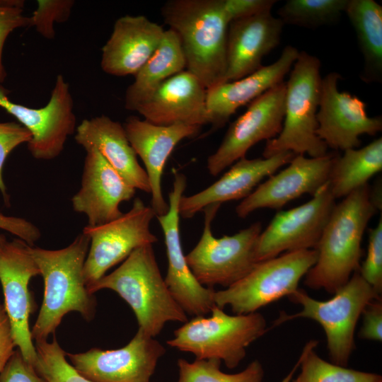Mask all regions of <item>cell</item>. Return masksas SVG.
Here are the masks:
<instances>
[{
	"instance_id": "1",
	"label": "cell",
	"mask_w": 382,
	"mask_h": 382,
	"mask_svg": "<svg viewBox=\"0 0 382 382\" xmlns=\"http://www.w3.org/2000/svg\"><path fill=\"white\" fill-rule=\"evenodd\" d=\"M367 185L336 204L315 250L317 259L304 284L335 294L359 270L364 231L378 210Z\"/></svg>"
},
{
	"instance_id": "2",
	"label": "cell",
	"mask_w": 382,
	"mask_h": 382,
	"mask_svg": "<svg viewBox=\"0 0 382 382\" xmlns=\"http://www.w3.org/2000/svg\"><path fill=\"white\" fill-rule=\"evenodd\" d=\"M161 11L165 23L180 39L186 70L207 90L223 83L231 21L224 0H170Z\"/></svg>"
},
{
	"instance_id": "3",
	"label": "cell",
	"mask_w": 382,
	"mask_h": 382,
	"mask_svg": "<svg viewBox=\"0 0 382 382\" xmlns=\"http://www.w3.org/2000/svg\"><path fill=\"white\" fill-rule=\"evenodd\" d=\"M89 245V237L82 233L62 249L30 246L45 284L41 308L31 330L35 342L47 340L50 335H54L69 312L79 313L87 321L94 318L96 299L88 291L83 277Z\"/></svg>"
},
{
	"instance_id": "4",
	"label": "cell",
	"mask_w": 382,
	"mask_h": 382,
	"mask_svg": "<svg viewBox=\"0 0 382 382\" xmlns=\"http://www.w3.org/2000/svg\"><path fill=\"white\" fill-rule=\"evenodd\" d=\"M87 289L92 294L103 289L115 291L132 309L139 328L153 337L168 322L188 320L161 274L151 244L135 249L115 270Z\"/></svg>"
},
{
	"instance_id": "5",
	"label": "cell",
	"mask_w": 382,
	"mask_h": 382,
	"mask_svg": "<svg viewBox=\"0 0 382 382\" xmlns=\"http://www.w3.org/2000/svg\"><path fill=\"white\" fill-rule=\"evenodd\" d=\"M320 65L316 56L299 52L286 83L282 129L277 137L266 141L264 158L286 151L310 157L328 154V146L316 134L322 82Z\"/></svg>"
},
{
	"instance_id": "6",
	"label": "cell",
	"mask_w": 382,
	"mask_h": 382,
	"mask_svg": "<svg viewBox=\"0 0 382 382\" xmlns=\"http://www.w3.org/2000/svg\"><path fill=\"white\" fill-rule=\"evenodd\" d=\"M333 294L327 301H318L298 289L287 297L301 305V311L292 315L282 312L273 327L300 318L316 320L325 331L331 362L347 366L355 348L354 332L359 318L371 301L381 296L358 271Z\"/></svg>"
},
{
	"instance_id": "7",
	"label": "cell",
	"mask_w": 382,
	"mask_h": 382,
	"mask_svg": "<svg viewBox=\"0 0 382 382\" xmlns=\"http://www.w3.org/2000/svg\"><path fill=\"white\" fill-rule=\"evenodd\" d=\"M210 313L185 322L166 343L196 359H218L234 369L245 358L247 347L267 331L266 320L259 312L232 316L216 306Z\"/></svg>"
},
{
	"instance_id": "8",
	"label": "cell",
	"mask_w": 382,
	"mask_h": 382,
	"mask_svg": "<svg viewBox=\"0 0 382 382\" xmlns=\"http://www.w3.org/2000/svg\"><path fill=\"white\" fill-rule=\"evenodd\" d=\"M315 249L286 252L257 262L240 280L215 291V306H228L237 315L257 312L260 308L288 296L299 288L300 280L316 263Z\"/></svg>"
},
{
	"instance_id": "9",
	"label": "cell",
	"mask_w": 382,
	"mask_h": 382,
	"mask_svg": "<svg viewBox=\"0 0 382 382\" xmlns=\"http://www.w3.org/2000/svg\"><path fill=\"white\" fill-rule=\"evenodd\" d=\"M221 204L205 207L201 238L185 257L196 279L206 287L219 285L227 288L245 276L256 264L254 248L262 231L260 222L232 235L216 238L211 224ZM224 288V289H225Z\"/></svg>"
},
{
	"instance_id": "10",
	"label": "cell",
	"mask_w": 382,
	"mask_h": 382,
	"mask_svg": "<svg viewBox=\"0 0 382 382\" xmlns=\"http://www.w3.org/2000/svg\"><path fill=\"white\" fill-rule=\"evenodd\" d=\"M155 216L152 208L137 197L132 208L119 218L100 226L83 228L82 233L90 238L83 266L87 287L124 261L135 249L158 241L150 230L151 221Z\"/></svg>"
},
{
	"instance_id": "11",
	"label": "cell",
	"mask_w": 382,
	"mask_h": 382,
	"mask_svg": "<svg viewBox=\"0 0 382 382\" xmlns=\"http://www.w3.org/2000/svg\"><path fill=\"white\" fill-rule=\"evenodd\" d=\"M8 94V91L0 85V107L30 132L32 138L27 145L32 156L47 161L59 156L77 127L73 97L64 76L57 75L50 100L42 108L16 103Z\"/></svg>"
},
{
	"instance_id": "12",
	"label": "cell",
	"mask_w": 382,
	"mask_h": 382,
	"mask_svg": "<svg viewBox=\"0 0 382 382\" xmlns=\"http://www.w3.org/2000/svg\"><path fill=\"white\" fill-rule=\"evenodd\" d=\"M335 204L327 182L307 202L277 213L256 241L255 262L282 253L315 249Z\"/></svg>"
},
{
	"instance_id": "13",
	"label": "cell",
	"mask_w": 382,
	"mask_h": 382,
	"mask_svg": "<svg viewBox=\"0 0 382 382\" xmlns=\"http://www.w3.org/2000/svg\"><path fill=\"white\" fill-rule=\"evenodd\" d=\"M286 83L282 81L250 102L245 112L230 124L216 151L207 161L209 174L216 176L262 140L281 132L285 108Z\"/></svg>"
},
{
	"instance_id": "14",
	"label": "cell",
	"mask_w": 382,
	"mask_h": 382,
	"mask_svg": "<svg viewBox=\"0 0 382 382\" xmlns=\"http://www.w3.org/2000/svg\"><path fill=\"white\" fill-rule=\"evenodd\" d=\"M30 246L19 238L9 241L3 236L0 241V282L16 346L25 360L35 367L37 353L29 325L33 304L28 284L40 272Z\"/></svg>"
},
{
	"instance_id": "15",
	"label": "cell",
	"mask_w": 382,
	"mask_h": 382,
	"mask_svg": "<svg viewBox=\"0 0 382 382\" xmlns=\"http://www.w3.org/2000/svg\"><path fill=\"white\" fill-rule=\"evenodd\" d=\"M166 349L155 337L138 330L125 347L110 350L93 348L66 353L71 365L91 382H150Z\"/></svg>"
},
{
	"instance_id": "16",
	"label": "cell",
	"mask_w": 382,
	"mask_h": 382,
	"mask_svg": "<svg viewBox=\"0 0 382 382\" xmlns=\"http://www.w3.org/2000/svg\"><path fill=\"white\" fill-rule=\"evenodd\" d=\"M173 188L168 195V210L156 216L164 235L168 269L165 282L186 313L206 316L215 306L213 288L202 285L191 272L183 251L180 233L179 203L187 186L182 173L173 171Z\"/></svg>"
},
{
	"instance_id": "17",
	"label": "cell",
	"mask_w": 382,
	"mask_h": 382,
	"mask_svg": "<svg viewBox=\"0 0 382 382\" xmlns=\"http://www.w3.org/2000/svg\"><path fill=\"white\" fill-rule=\"evenodd\" d=\"M341 75L332 71L322 78L317 112V136L328 148L345 151L360 145L362 134L374 136L382 129L381 116L369 117L366 104L337 88Z\"/></svg>"
},
{
	"instance_id": "18",
	"label": "cell",
	"mask_w": 382,
	"mask_h": 382,
	"mask_svg": "<svg viewBox=\"0 0 382 382\" xmlns=\"http://www.w3.org/2000/svg\"><path fill=\"white\" fill-rule=\"evenodd\" d=\"M335 156L295 155L287 167L269 176L236 206L237 216L244 219L259 209H279L304 194L313 196L328 182Z\"/></svg>"
},
{
	"instance_id": "19",
	"label": "cell",
	"mask_w": 382,
	"mask_h": 382,
	"mask_svg": "<svg viewBox=\"0 0 382 382\" xmlns=\"http://www.w3.org/2000/svg\"><path fill=\"white\" fill-rule=\"evenodd\" d=\"M86 151L81 187L71 204L76 212L86 215V226H96L121 216L120 204L132 199L137 190L96 149Z\"/></svg>"
},
{
	"instance_id": "20",
	"label": "cell",
	"mask_w": 382,
	"mask_h": 382,
	"mask_svg": "<svg viewBox=\"0 0 382 382\" xmlns=\"http://www.w3.org/2000/svg\"><path fill=\"white\" fill-rule=\"evenodd\" d=\"M123 126L132 147L145 166L151 207L156 216L163 215L169 208L161 187L166 163L176 145L185 138L197 135L201 127L181 123L157 125L135 116L129 117Z\"/></svg>"
},
{
	"instance_id": "21",
	"label": "cell",
	"mask_w": 382,
	"mask_h": 382,
	"mask_svg": "<svg viewBox=\"0 0 382 382\" xmlns=\"http://www.w3.org/2000/svg\"><path fill=\"white\" fill-rule=\"evenodd\" d=\"M271 11L230 22L224 83L238 80L260 69L263 57L279 45L284 24Z\"/></svg>"
},
{
	"instance_id": "22",
	"label": "cell",
	"mask_w": 382,
	"mask_h": 382,
	"mask_svg": "<svg viewBox=\"0 0 382 382\" xmlns=\"http://www.w3.org/2000/svg\"><path fill=\"white\" fill-rule=\"evenodd\" d=\"M135 111L157 125L212 124L207 108V88L187 70L163 82Z\"/></svg>"
},
{
	"instance_id": "23",
	"label": "cell",
	"mask_w": 382,
	"mask_h": 382,
	"mask_svg": "<svg viewBox=\"0 0 382 382\" xmlns=\"http://www.w3.org/2000/svg\"><path fill=\"white\" fill-rule=\"evenodd\" d=\"M165 30L143 15L117 18L101 49L102 70L114 76H134L158 47Z\"/></svg>"
},
{
	"instance_id": "24",
	"label": "cell",
	"mask_w": 382,
	"mask_h": 382,
	"mask_svg": "<svg viewBox=\"0 0 382 382\" xmlns=\"http://www.w3.org/2000/svg\"><path fill=\"white\" fill-rule=\"evenodd\" d=\"M294 156L293 152L286 151L269 158H240L210 186L196 194L183 195L179 203L180 216L191 219L209 205L243 199L262 179L275 173Z\"/></svg>"
},
{
	"instance_id": "25",
	"label": "cell",
	"mask_w": 382,
	"mask_h": 382,
	"mask_svg": "<svg viewBox=\"0 0 382 382\" xmlns=\"http://www.w3.org/2000/svg\"><path fill=\"white\" fill-rule=\"evenodd\" d=\"M299 51L286 45L272 64L262 66L253 74L238 80L228 81L207 90V108L212 129L222 127L236 111L250 103L265 91L284 81Z\"/></svg>"
},
{
	"instance_id": "26",
	"label": "cell",
	"mask_w": 382,
	"mask_h": 382,
	"mask_svg": "<svg viewBox=\"0 0 382 382\" xmlns=\"http://www.w3.org/2000/svg\"><path fill=\"white\" fill-rule=\"evenodd\" d=\"M74 139L86 151L96 149L136 190L150 193L147 174L138 162L123 125L103 115L85 119L77 125Z\"/></svg>"
},
{
	"instance_id": "27",
	"label": "cell",
	"mask_w": 382,
	"mask_h": 382,
	"mask_svg": "<svg viewBox=\"0 0 382 382\" xmlns=\"http://www.w3.org/2000/svg\"><path fill=\"white\" fill-rule=\"evenodd\" d=\"M185 69L186 61L178 36L171 29L166 30L158 47L127 87L125 108L135 111L163 82Z\"/></svg>"
},
{
	"instance_id": "28",
	"label": "cell",
	"mask_w": 382,
	"mask_h": 382,
	"mask_svg": "<svg viewBox=\"0 0 382 382\" xmlns=\"http://www.w3.org/2000/svg\"><path fill=\"white\" fill-rule=\"evenodd\" d=\"M345 13L356 33L364 59L360 79L382 82V6L374 0H349Z\"/></svg>"
},
{
	"instance_id": "29",
	"label": "cell",
	"mask_w": 382,
	"mask_h": 382,
	"mask_svg": "<svg viewBox=\"0 0 382 382\" xmlns=\"http://www.w3.org/2000/svg\"><path fill=\"white\" fill-rule=\"evenodd\" d=\"M382 170V139H375L361 149H349L342 155L335 154L328 177L334 198L345 197L367 185Z\"/></svg>"
},
{
	"instance_id": "30",
	"label": "cell",
	"mask_w": 382,
	"mask_h": 382,
	"mask_svg": "<svg viewBox=\"0 0 382 382\" xmlns=\"http://www.w3.org/2000/svg\"><path fill=\"white\" fill-rule=\"evenodd\" d=\"M318 342L311 340L299 358L300 373L291 382H382V376L340 366L320 358L314 351Z\"/></svg>"
},
{
	"instance_id": "31",
	"label": "cell",
	"mask_w": 382,
	"mask_h": 382,
	"mask_svg": "<svg viewBox=\"0 0 382 382\" xmlns=\"http://www.w3.org/2000/svg\"><path fill=\"white\" fill-rule=\"evenodd\" d=\"M348 1L287 0L278 10V18L284 25L316 29L337 21Z\"/></svg>"
},
{
	"instance_id": "32",
	"label": "cell",
	"mask_w": 382,
	"mask_h": 382,
	"mask_svg": "<svg viewBox=\"0 0 382 382\" xmlns=\"http://www.w3.org/2000/svg\"><path fill=\"white\" fill-rule=\"evenodd\" d=\"M221 361L218 359H196L190 362L179 359L177 362V382H262L265 372L258 360L250 362L246 368L236 374L221 370Z\"/></svg>"
},
{
	"instance_id": "33",
	"label": "cell",
	"mask_w": 382,
	"mask_h": 382,
	"mask_svg": "<svg viewBox=\"0 0 382 382\" xmlns=\"http://www.w3.org/2000/svg\"><path fill=\"white\" fill-rule=\"evenodd\" d=\"M35 368L47 382H91L80 375L66 360V353L53 335L51 342L35 341Z\"/></svg>"
},
{
	"instance_id": "34",
	"label": "cell",
	"mask_w": 382,
	"mask_h": 382,
	"mask_svg": "<svg viewBox=\"0 0 382 382\" xmlns=\"http://www.w3.org/2000/svg\"><path fill=\"white\" fill-rule=\"evenodd\" d=\"M74 4L73 0H37V6L30 16V27L44 38L54 39V24L69 18Z\"/></svg>"
},
{
	"instance_id": "35",
	"label": "cell",
	"mask_w": 382,
	"mask_h": 382,
	"mask_svg": "<svg viewBox=\"0 0 382 382\" xmlns=\"http://www.w3.org/2000/svg\"><path fill=\"white\" fill-rule=\"evenodd\" d=\"M362 278L378 294L382 291V219L369 231L366 257L358 270Z\"/></svg>"
},
{
	"instance_id": "36",
	"label": "cell",
	"mask_w": 382,
	"mask_h": 382,
	"mask_svg": "<svg viewBox=\"0 0 382 382\" xmlns=\"http://www.w3.org/2000/svg\"><path fill=\"white\" fill-rule=\"evenodd\" d=\"M31 138L30 132L18 122H0V192L6 201L8 196L3 178L4 163L12 151L22 144H28Z\"/></svg>"
},
{
	"instance_id": "37",
	"label": "cell",
	"mask_w": 382,
	"mask_h": 382,
	"mask_svg": "<svg viewBox=\"0 0 382 382\" xmlns=\"http://www.w3.org/2000/svg\"><path fill=\"white\" fill-rule=\"evenodd\" d=\"M25 27H30V19L23 15V8L0 6V85L7 76L3 62L5 42L12 32Z\"/></svg>"
},
{
	"instance_id": "38",
	"label": "cell",
	"mask_w": 382,
	"mask_h": 382,
	"mask_svg": "<svg viewBox=\"0 0 382 382\" xmlns=\"http://www.w3.org/2000/svg\"><path fill=\"white\" fill-rule=\"evenodd\" d=\"M0 382H47L35 368L15 350L0 374Z\"/></svg>"
},
{
	"instance_id": "39",
	"label": "cell",
	"mask_w": 382,
	"mask_h": 382,
	"mask_svg": "<svg viewBox=\"0 0 382 382\" xmlns=\"http://www.w3.org/2000/svg\"><path fill=\"white\" fill-rule=\"evenodd\" d=\"M363 324L359 332L361 339L382 340V300L381 297L371 301L364 309Z\"/></svg>"
},
{
	"instance_id": "40",
	"label": "cell",
	"mask_w": 382,
	"mask_h": 382,
	"mask_svg": "<svg viewBox=\"0 0 382 382\" xmlns=\"http://www.w3.org/2000/svg\"><path fill=\"white\" fill-rule=\"evenodd\" d=\"M0 228L33 246L41 236L39 228L25 219L6 216L0 212ZM4 235H0V241Z\"/></svg>"
},
{
	"instance_id": "41",
	"label": "cell",
	"mask_w": 382,
	"mask_h": 382,
	"mask_svg": "<svg viewBox=\"0 0 382 382\" xmlns=\"http://www.w3.org/2000/svg\"><path fill=\"white\" fill-rule=\"evenodd\" d=\"M226 9L233 20L272 9L276 0H224Z\"/></svg>"
},
{
	"instance_id": "42",
	"label": "cell",
	"mask_w": 382,
	"mask_h": 382,
	"mask_svg": "<svg viewBox=\"0 0 382 382\" xmlns=\"http://www.w3.org/2000/svg\"><path fill=\"white\" fill-rule=\"evenodd\" d=\"M16 347L11 321L0 301V374L13 354Z\"/></svg>"
},
{
	"instance_id": "43",
	"label": "cell",
	"mask_w": 382,
	"mask_h": 382,
	"mask_svg": "<svg viewBox=\"0 0 382 382\" xmlns=\"http://www.w3.org/2000/svg\"><path fill=\"white\" fill-rule=\"evenodd\" d=\"M299 366V361L298 359L294 366L287 374V375L281 381V382H291V380L294 378V374L297 371Z\"/></svg>"
}]
</instances>
